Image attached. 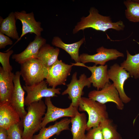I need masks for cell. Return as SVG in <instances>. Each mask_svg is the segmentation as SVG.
<instances>
[{
  "label": "cell",
  "instance_id": "6da1fadb",
  "mask_svg": "<svg viewBox=\"0 0 139 139\" xmlns=\"http://www.w3.org/2000/svg\"><path fill=\"white\" fill-rule=\"evenodd\" d=\"M89 14L86 17L83 16L75 26L73 31L75 34L81 30L92 28L97 31L105 32L110 29L117 31L123 30L125 25L122 21L113 22L110 16L100 14L98 10L93 7L90 8Z\"/></svg>",
  "mask_w": 139,
  "mask_h": 139
},
{
  "label": "cell",
  "instance_id": "30bf717a",
  "mask_svg": "<svg viewBox=\"0 0 139 139\" xmlns=\"http://www.w3.org/2000/svg\"><path fill=\"white\" fill-rule=\"evenodd\" d=\"M45 103L47 107V110L41 124V129L45 127L49 123L54 122L60 118L64 117L71 118L74 117L78 111V108L70 104L66 108L57 107L52 103L50 97L45 98Z\"/></svg>",
  "mask_w": 139,
  "mask_h": 139
},
{
  "label": "cell",
  "instance_id": "ba28073f",
  "mask_svg": "<svg viewBox=\"0 0 139 139\" xmlns=\"http://www.w3.org/2000/svg\"><path fill=\"white\" fill-rule=\"evenodd\" d=\"M73 65H69L58 60L48 68V74L46 81L49 86L56 88L59 85H65Z\"/></svg>",
  "mask_w": 139,
  "mask_h": 139
},
{
  "label": "cell",
  "instance_id": "9a60e30c",
  "mask_svg": "<svg viewBox=\"0 0 139 139\" xmlns=\"http://www.w3.org/2000/svg\"><path fill=\"white\" fill-rule=\"evenodd\" d=\"M46 41V40L41 36H36L23 51L13 55L12 58L20 64L29 59L36 58L40 48Z\"/></svg>",
  "mask_w": 139,
  "mask_h": 139
},
{
  "label": "cell",
  "instance_id": "e0dca14e",
  "mask_svg": "<svg viewBox=\"0 0 139 139\" xmlns=\"http://www.w3.org/2000/svg\"><path fill=\"white\" fill-rule=\"evenodd\" d=\"M71 123V118H63L53 125L42 128L38 134L34 135L32 139H49L55 135H58L63 131L70 130Z\"/></svg>",
  "mask_w": 139,
  "mask_h": 139
},
{
  "label": "cell",
  "instance_id": "7a4b0ae2",
  "mask_svg": "<svg viewBox=\"0 0 139 139\" xmlns=\"http://www.w3.org/2000/svg\"><path fill=\"white\" fill-rule=\"evenodd\" d=\"M47 108L42 100L27 106V113L23 120V139H32L34 134L40 129V125Z\"/></svg>",
  "mask_w": 139,
  "mask_h": 139
},
{
  "label": "cell",
  "instance_id": "2e32d148",
  "mask_svg": "<svg viewBox=\"0 0 139 139\" xmlns=\"http://www.w3.org/2000/svg\"><path fill=\"white\" fill-rule=\"evenodd\" d=\"M15 74L4 71L0 67V104L10 103L14 89Z\"/></svg>",
  "mask_w": 139,
  "mask_h": 139
},
{
  "label": "cell",
  "instance_id": "ffe728a7",
  "mask_svg": "<svg viewBox=\"0 0 139 139\" xmlns=\"http://www.w3.org/2000/svg\"><path fill=\"white\" fill-rule=\"evenodd\" d=\"M59 51L58 48H55L46 43L40 48L36 58L48 68L58 60V58Z\"/></svg>",
  "mask_w": 139,
  "mask_h": 139
},
{
  "label": "cell",
  "instance_id": "277c9868",
  "mask_svg": "<svg viewBox=\"0 0 139 139\" xmlns=\"http://www.w3.org/2000/svg\"><path fill=\"white\" fill-rule=\"evenodd\" d=\"M20 72L25 85L30 86L46 79L48 75V69L39 59L34 58L21 64Z\"/></svg>",
  "mask_w": 139,
  "mask_h": 139
},
{
  "label": "cell",
  "instance_id": "f546056e",
  "mask_svg": "<svg viewBox=\"0 0 139 139\" xmlns=\"http://www.w3.org/2000/svg\"><path fill=\"white\" fill-rule=\"evenodd\" d=\"M0 139H8L7 129L0 127Z\"/></svg>",
  "mask_w": 139,
  "mask_h": 139
},
{
  "label": "cell",
  "instance_id": "52a82bcc",
  "mask_svg": "<svg viewBox=\"0 0 139 139\" xmlns=\"http://www.w3.org/2000/svg\"><path fill=\"white\" fill-rule=\"evenodd\" d=\"M88 97L90 99L102 104H105L109 102L114 103L119 110H122L124 108V103L113 83H107L100 90H93L90 91L88 93Z\"/></svg>",
  "mask_w": 139,
  "mask_h": 139
},
{
  "label": "cell",
  "instance_id": "cb8c5ba5",
  "mask_svg": "<svg viewBox=\"0 0 139 139\" xmlns=\"http://www.w3.org/2000/svg\"><path fill=\"white\" fill-rule=\"evenodd\" d=\"M124 4L126 7V18L131 22H139V0H127Z\"/></svg>",
  "mask_w": 139,
  "mask_h": 139
},
{
  "label": "cell",
  "instance_id": "7c38bea8",
  "mask_svg": "<svg viewBox=\"0 0 139 139\" xmlns=\"http://www.w3.org/2000/svg\"><path fill=\"white\" fill-rule=\"evenodd\" d=\"M14 14L16 19L19 20L21 22L22 32L19 39L13 46L28 33H34L36 36H41L43 29L41 27V22L36 20L33 12L27 13L25 11L23 10L20 12H15Z\"/></svg>",
  "mask_w": 139,
  "mask_h": 139
},
{
  "label": "cell",
  "instance_id": "4fadbf2b",
  "mask_svg": "<svg viewBox=\"0 0 139 139\" xmlns=\"http://www.w3.org/2000/svg\"><path fill=\"white\" fill-rule=\"evenodd\" d=\"M20 71L16 72L13 79L14 89L11 98L10 103L18 112L21 120H23L27 111L24 108L25 91L22 87L20 81Z\"/></svg>",
  "mask_w": 139,
  "mask_h": 139
},
{
  "label": "cell",
  "instance_id": "44dd1931",
  "mask_svg": "<svg viewBox=\"0 0 139 139\" xmlns=\"http://www.w3.org/2000/svg\"><path fill=\"white\" fill-rule=\"evenodd\" d=\"M85 41L84 38L79 41L71 44H66L58 36L54 37L52 40V45L60 48L66 51L70 56L72 59L75 63L80 62L79 59V51L81 46Z\"/></svg>",
  "mask_w": 139,
  "mask_h": 139
},
{
  "label": "cell",
  "instance_id": "f1b7e54d",
  "mask_svg": "<svg viewBox=\"0 0 139 139\" xmlns=\"http://www.w3.org/2000/svg\"><path fill=\"white\" fill-rule=\"evenodd\" d=\"M13 41L9 37L0 32V49H4L7 45H11Z\"/></svg>",
  "mask_w": 139,
  "mask_h": 139
},
{
  "label": "cell",
  "instance_id": "d6986e66",
  "mask_svg": "<svg viewBox=\"0 0 139 139\" xmlns=\"http://www.w3.org/2000/svg\"><path fill=\"white\" fill-rule=\"evenodd\" d=\"M71 119L72 124L71 131L72 139H87L85 134L87 122L85 114L80 113L78 111L75 116L71 118Z\"/></svg>",
  "mask_w": 139,
  "mask_h": 139
},
{
  "label": "cell",
  "instance_id": "d4e9b609",
  "mask_svg": "<svg viewBox=\"0 0 139 139\" xmlns=\"http://www.w3.org/2000/svg\"><path fill=\"white\" fill-rule=\"evenodd\" d=\"M99 125L101 128L103 139H122L121 136L113 125L112 121L109 118L102 120Z\"/></svg>",
  "mask_w": 139,
  "mask_h": 139
},
{
  "label": "cell",
  "instance_id": "484cf974",
  "mask_svg": "<svg viewBox=\"0 0 139 139\" xmlns=\"http://www.w3.org/2000/svg\"><path fill=\"white\" fill-rule=\"evenodd\" d=\"M8 139H23V120L13 125L7 129Z\"/></svg>",
  "mask_w": 139,
  "mask_h": 139
},
{
  "label": "cell",
  "instance_id": "5b68a950",
  "mask_svg": "<svg viewBox=\"0 0 139 139\" xmlns=\"http://www.w3.org/2000/svg\"><path fill=\"white\" fill-rule=\"evenodd\" d=\"M48 85L46 80H44L31 86L24 85L23 88L27 94L25 98V105L27 106L39 101L44 97H56V94H60L61 89L48 88Z\"/></svg>",
  "mask_w": 139,
  "mask_h": 139
},
{
  "label": "cell",
  "instance_id": "7402d4cb",
  "mask_svg": "<svg viewBox=\"0 0 139 139\" xmlns=\"http://www.w3.org/2000/svg\"><path fill=\"white\" fill-rule=\"evenodd\" d=\"M14 12H12L5 19L0 17V32L14 40L19 38L17 31Z\"/></svg>",
  "mask_w": 139,
  "mask_h": 139
},
{
  "label": "cell",
  "instance_id": "8992f818",
  "mask_svg": "<svg viewBox=\"0 0 139 139\" xmlns=\"http://www.w3.org/2000/svg\"><path fill=\"white\" fill-rule=\"evenodd\" d=\"M77 73L74 72L73 74L70 83L67 85V88L62 94H68V98L71 100L70 104L78 108L79 101L82 96L84 94L83 91L85 87H91V83L84 73L81 74L78 79Z\"/></svg>",
  "mask_w": 139,
  "mask_h": 139
},
{
  "label": "cell",
  "instance_id": "9c48e42d",
  "mask_svg": "<svg viewBox=\"0 0 139 139\" xmlns=\"http://www.w3.org/2000/svg\"><path fill=\"white\" fill-rule=\"evenodd\" d=\"M96 52V54L93 55L84 53L80 55L79 59L80 62L84 64L92 62L94 63L96 65L98 64L104 65L109 61L124 57L123 53L117 49H108L103 46L97 49Z\"/></svg>",
  "mask_w": 139,
  "mask_h": 139
},
{
  "label": "cell",
  "instance_id": "8fae6325",
  "mask_svg": "<svg viewBox=\"0 0 139 139\" xmlns=\"http://www.w3.org/2000/svg\"><path fill=\"white\" fill-rule=\"evenodd\" d=\"M108 74L109 79L113 82L123 102L125 103L129 102L131 99L126 94L124 89L125 82L130 77L129 73L120 65L115 63L110 67L108 70Z\"/></svg>",
  "mask_w": 139,
  "mask_h": 139
},
{
  "label": "cell",
  "instance_id": "603a6c76",
  "mask_svg": "<svg viewBox=\"0 0 139 139\" xmlns=\"http://www.w3.org/2000/svg\"><path fill=\"white\" fill-rule=\"evenodd\" d=\"M126 60L121 63L120 66L129 74L130 76L135 79H139V53L132 55L126 51Z\"/></svg>",
  "mask_w": 139,
  "mask_h": 139
},
{
  "label": "cell",
  "instance_id": "5bb4252c",
  "mask_svg": "<svg viewBox=\"0 0 139 139\" xmlns=\"http://www.w3.org/2000/svg\"><path fill=\"white\" fill-rule=\"evenodd\" d=\"M73 66H81L87 68L91 73L88 79L93 87L99 90L102 89L108 83L110 82L108 74V65H94L93 66H86L81 63H71Z\"/></svg>",
  "mask_w": 139,
  "mask_h": 139
},
{
  "label": "cell",
  "instance_id": "3957f363",
  "mask_svg": "<svg viewBox=\"0 0 139 139\" xmlns=\"http://www.w3.org/2000/svg\"><path fill=\"white\" fill-rule=\"evenodd\" d=\"M78 108L80 111H85L88 114L86 130L87 131L92 128L98 126L102 120L108 118V114L105 104L89 98L81 97Z\"/></svg>",
  "mask_w": 139,
  "mask_h": 139
},
{
  "label": "cell",
  "instance_id": "ac0fdd59",
  "mask_svg": "<svg viewBox=\"0 0 139 139\" xmlns=\"http://www.w3.org/2000/svg\"><path fill=\"white\" fill-rule=\"evenodd\" d=\"M21 120L19 115L10 103L0 104V127L7 129Z\"/></svg>",
  "mask_w": 139,
  "mask_h": 139
},
{
  "label": "cell",
  "instance_id": "4316f807",
  "mask_svg": "<svg viewBox=\"0 0 139 139\" xmlns=\"http://www.w3.org/2000/svg\"><path fill=\"white\" fill-rule=\"evenodd\" d=\"M12 50L5 53L0 52V62L3 70L6 72H10L12 70V66L10 63V58L13 53Z\"/></svg>",
  "mask_w": 139,
  "mask_h": 139
},
{
  "label": "cell",
  "instance_id": "83f0119b",
  "mask_svg": "<svg viewBox=\"0 0 139 139\" xmlns=\"http://www.w3.org/2000/svg\"><path fill=\"white\" fill-rule=\"evenodd\" d=\"M86 135L87 139H103L101 128L99 125L89 130Z\"/></svg>",
  "mask_w": 139,
  "mask_h": 139
}]
</instances>
